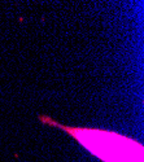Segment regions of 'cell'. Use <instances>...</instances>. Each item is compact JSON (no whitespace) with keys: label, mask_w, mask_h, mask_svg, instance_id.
<instances>
[{"label":"cell","mask_w":144,"mask_h":162,"mask_svg":"<svg viewBox=\"0 0 144 162\" xmlns=\"http://www.w3.org/2000/svg\"><path fill=\"white\" fill-rule=\"evenodd\" d=\"M43 122L70 134L83 148L104 162H143V145L130 137L110 131L62 126L48 117H40Z\"/></svg>","instance_id":"6da1fadb"}]
</instances>
